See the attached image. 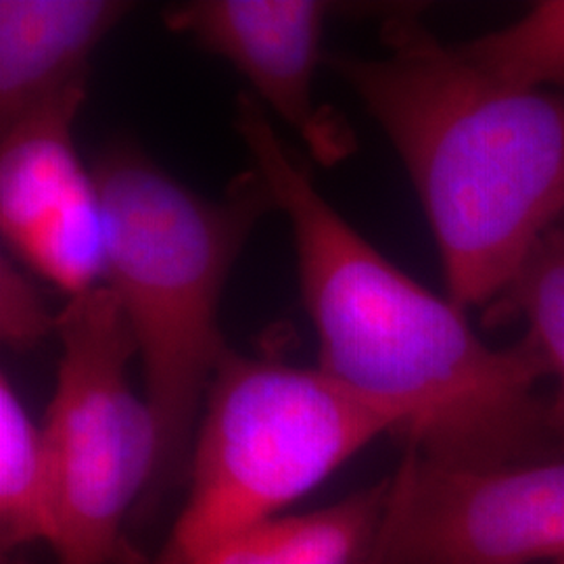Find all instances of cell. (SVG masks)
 Wrapping results in <instances>:
<instances>
[{
	"mask_svg": "<svg viewBox=\"0 0 564 564\" xmlns=\"http://www.w3.org/2000/svg\"><path fill=\"white\" fill-rule=\"evenodd\" d=\"M132 7L123 0H0V130L86 97L93 53Z\"/></svg>",
	"mask_w": 564,
	"mask_h": 564,
	"instance_id": "cell-9",
	"label": "cell"
},
{
	"mask_svg": "<svg viewBox=\"0 0 564 564\" xmlns=\"http://www.w3.org/2000/svg\"><path fill=\"white\" fill-rule=\"evenodd\" d=\"M235 128L291 224L326 377L383 410L405 449L431 463L489 468L563 454L538 391L550 368L535 343L487 345L460 305L389 262L324 199L307 160L249 93Z\"/></svg>",
	"mask_w": 564,
	"mask_h": 564,
	"instance_id": "cell-1",
	"label": "cell"
},
{
	"mask_svg": "<svg viewBox=\"0 0 564 564\" xmlns=\"http://www.w3.org/2000/svg\"><path fill=\"white\" fill-rule=\"evenodd\" d=\"M384 498L387 481L312 512L281 514L230 538L197 564H362Z\"/></svg>",
	"mask_w": 564,
	"mask_h": 564,
	"instance_id": "cell-10",
	"label": "cell"
},
{
	"mask_svg": "<svg viewBox=\"0 0 564 564\" xmlns=\"http://www.w3.org/2000/svg\"><path fill=\"white\" fill-rule=\"evenodd\" d=\"M57 335V387L44 423L59 484L53 554L57 564H113L126 517L158 481L160 424L130 381L139 351L109 286L67 300Z\"/></svg>",
	"mask_w": 564,
	"mask_h": 564,
	"instance_id": "cell-5",
	"label": "cell"
},
{
	"mask_svg": "<svg viewBox=\"0 0 564 564\" xmlns=\"http://www.w3.org/2000/svg\"><path fill=\"white\" fill-rule=\"evenodd\" d=\"M458 48L494 80L564 93V0H540L521 20Z\"/></svg>",
	"mask_w": 564,
	"mask_h": 564,
	"instance_id": "cell-13",
	"label": "cell"
},
{
	"mask_svg": "<svg viewBox=\"0 0 564 564\" xmlns=\"http://www.w3.org/2000/svg\"><path fill=\"white\" fill-rule=\"evenodd\" d=\"M512 318L527 321V337L540 347L556 379L550 424L564 454V220L545 232L500 300L485 310L489 324Z\"/></svg>",
	"mask_w": 564,
	"mask_h": 564,
	"instance_id": "cell-12",
	"label": "cell"
},
{
	"mask_svg": "<svg viewBox=\"0 0 564 564\" xmlns=\"http://www.w3.org/2000/svg\"><path fill=\"white\" fill-rule=\"evenodd\" d=\"M51 330H57V316L51 318L39 291L7 260L0 265V333L11 347H30Z\"/></svg>",
	"mask_w": 564,
	"mask_h": 564,
	"instance_id": "cell-14",
	"label": "cell"
},
{
	"mask_svg": "<svg viewBox=\"0 0 564 564\" xmlns=\"http://www.w3.org/2000/svg\"><path fill=\"white\" fill-rule=\"evenodd\" d=\"M86 97L0 130V230L11 251L67 297L105 274V226L93 170L74 142Z\"/></svg>",
	"mask_w": 564,
	"mask_h": 564,
	"instance_id": "cell-7",
	"label": "cell"
},
{
	"mask_svg": "<svg viewBox=\"0 0 564 564\" xmlns=\"http://www.w3.org/2000/svg\"><path fill=\"white\" fill-rule=\"evenodd\" d=\"M564 564V454L460 468L405 449L362 564Z\"/></svg>",
	"mask_w": 564,
	"mask_h": 564,
	"instance_id": "cell-6",
	"label": "cell"
},
{
	"mask_svg": "<svg viewBox=\"0 0 564 564\" xmlns=\"http://www.w3.org/2000/svg\"><path fill=\"white\" fill-rule=\"evenodd\" d=\"M93 176L105 226L102 279L134 335L144 398L162 435L155 496L188 466L209 384L230 351L218 321L224 286L276 203L253 167L223 199H207L132 141L109 142Z\"/></svg>",
	"mask_w": 564,
	"mask_h": 564,
	"instance_id": "cell-3",
	"label": "cell"
},
{
	"mask_svg": "<svg viewBox=\"0 0 564 564\" xmlns=\"http://www.w3.org/2000/svg\"><path fill=\"white\" fill-rule=\"evenodd\" d=\"M381 435L383 410L279 358L228 351L209 384L188 456V496L151 564H197L293 502Z\"/></svg>",
	"mask_w": 564,
	"mask_h": 564,
	"instance_id": "cell-4",
	"label": "cell"
},
{
	"mask_svg": "<svg viewBox=\"0 0 564 564\" xmlns=\"http://www.w3.org/2000/svg\"><path fill=\"white\" fill-rule=\"evenodd\" d=\"M381 57L326 53L324 67L381 126L423 203L447 297L498 302L564 220V93L494 80L419 9H391Z\"/></svg>",
	"mask_w": 564,
	"mask_h": 564,
	"instance_id": "cell-2",
	"label": "cell"
},
{
	"mask_svg": "<svg viewBox=\"0 0 564 564\" xmlns=\"http://www.w3.org/2000/svg\"><path fill=\"white\" fill-rule=\"evenodd\" d=\"M330 2L321 0H191L163 13L165 25L228 61L253 99L307 142L321 162H339L354 149L341 118L318 107L316 72Z\"/></svg>",
	"mask_w": 564,
	"mask_h": 564,
	"instance_id": "cell-8",
	"label": "cell"
},
{
	"mask_svg": "<svg viewBox=\"0 0 564 564\" xmlns=\"http://www.w3.org/2000/svg\"><path fill=\"white\" fill-rule=\"evenodd\" d=\"M0 535L7 550L59 535V484L53 447L15 391L0 377Z\"/></svg>",
	"mask_w": 564,
	"mask_h": 564,
	"instance_id": "cell-11",
	"label": "cell"
}]
</instances>
